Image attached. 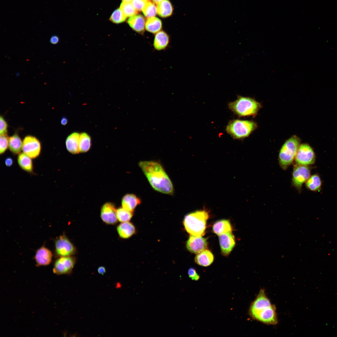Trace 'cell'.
I'll list each match as a JSON object with an SVG mask.
<instances>
[{"label": "cell", "instance_id": "obj_1", "mask_svg": "<svg viewBox=\"0 0 337 337\" xmlns=\"http://www.w3.org/2000/svg\"><path fill=\"white\" fill-rule=\"evenodd\" d=\"M139 165L155 190L165 194H173L174 189L172 182L159 163L142 161L139 163Z\"/></svg>", "mask_w": 337, "mask_h": 337}, {"label": "cell", "instance_id": "obj_2", "mask_svg": "<svg viewBox=\"0 0 337 337\" xmlns=\"http://www.w3.org/2000/svg\"><path fill=\"white\" fill-rule=\"evenodd\" d=\"M249 314L253 320L268 325H276L278 322L276 309L266 294L265 290L260 291L251 303Z\"/></svg>", "mask_w": 337, "mask_h": 337}, {"label": "cell", "instance_id": "obj_3", "mask_svg": "<svg viewBox=\"0 0 337 337\" xmlns=\"http://www.w3.org/2000/svg\"><path fill=\"white\" fill-rule=\"evenodd\" d=\"M209 217L208 212L205 209L190 213L186 215L183 219L185 229L191 235L202 236L205 234Z\"/></svg>", "mask_w": 337, "mask_h": 337}, {"label": "cell", "instance_id": "obj_4", "mask_svg": "<svg viewBox=\"0 0 337 337\" xmlns=\"http://www.w3.org/2000/svg\"><path fill=\"white\" fill-rule=\"evenodd\" d=\"M228 107L239 116H255L261 107V104L250 97L238 96L237 99L228 104Z\"/></svg>", "mask_w": 337, "mask_h": 337}, {"label": "cell", "instance_id": "obj_5", "mask_svg": "<svg viewBox=\"0 0 337 337\" xmlns=\"http://www.w3.org/2000/svg\"><path fill=\"white\" fill-rule=\"evenodd\" d=\"M300 140L295 135H294L287 140L280 149L279 155V160L281 167L286 169L295 159L300 145Z\"/></svg>", "mask_w": 337, "mask_h": 337}, {"label": "cell", "instance_id": "obj_6", "mask_svg": "<svg viewBox=\"0 0 337 337\" xmlns=\"http://www.w3.org/2000/svg\"><path fill=\"white\" fill-rule=\"evenodd\" d=\"M257 127L253 121L237 119L230 121L226 130L233 139H241L248 136Z\"/></svg>", "mask_w": 337, "mask_h": 337}, {"label": "cell", "instance_id": "obj_7", "mask_svg": "<svg viewBox=\"0 0 337 337\" xmlns=\"http://www.w3.org/2000/svg\"><path fill=\"white\" fill-rule=\"evenodd\" d=\"M55 254L57 257L72 256L77 249L65 234L57 237L54 241Z\"/></svg>", "mask_w": 337, "mask_h": 337}, {"label": "cell", "instance_id": "obj_8", "mask_svg": "<svg viewBox=\"0 0 337 337\" xmlns=\"http://www.w3.org/2000/svg\"><path fill=\"white\" fill-rule=\"evenodd\" d=\"M76 262L74 256L58 257L54 263L53 272L58 275L71 274Z\"/></svg>", "mask_w": 337, "mask_h": 337}, {"label": "cell", "instance_id": "obj_9", "mask_svg": "<svg viewBox=\"0 0 337 337\" xmlns=\"http://www.w3.org/2000/svg\"><path fill=\"white\" fill-rule=\"evenodd\" d=\"M315 155L312 148L308 144L300 145L295 158L296 164L308 166L314 163Z\"/></svg>", "mask_w": 337, "mask_h": 337}, {"label": "cell", "instance_id": "obj_10", "mask_svg": "<svg viewBox=\"0 0 337 337\" xmlns=\"http://www.w3.org/2000/svg\"><path fill=\"white\" fill-rule=\"evenodd\" d=\"M41 150V143L36 137L27 135L24 138L22 143L23 153L32 159H35L39 156Z\"/></svg>", "mask_w": 337, "mask_h": 337}, {"label": "cell", "instance_id": "obj_11", "mask_svg": "<svg viewBox=\"0 0 337 337\" xmlns=\"http://www.w3.org/2000/svg\"><path fill=\"white\" fill-rule=\"evenodd\" d=\"M310 170L308 166L297 164L294 167L292 183L298 190H300L303 183L310 176Z\"/></svg>", "mask_w": 337, "mask_h": 337}, {"label": "cell", "instance_id": "obj_12", "mask_svg": "<svg viewBox=\"0 0 337 337\" xmlns=\"http://www.w3.org/2000/svg\"><path fill=\"white\" fill-rule=\"evenodd\" d=\"M208 243L206 238L202 236L191 235L186 243V247L190 252L198 254L208 248Z\"/></svg>", "mask_w": 337, "mask_h": 337}, {"label": "cell", "instance_id": "obj_13", "mask_svg": "<svg viewBox=\"0 0 337 337\" xmlns=\"http://www.w3.org/2000/svg\"><path fill=\"white\" fill-rule=\"evenodd\" d=\"M115 205L113 203L107 202L102 207L100 211V217L102 221L108 225H115L118 222Z\"/></svg>", "mask_w": 337, "mask_h": 337}, {"label": "cell", "instance_id": "obj_14", "mask_svg": "<svg viewBox=\"0 0 337 337\" xmlns=\"http://www.w3.org/2000/svg\"><path fill=\"white\" fill-rule=\"evenodd\" d=\"M218 236L221 253L224 256H227L235 246L234 237L232 232H228Z\"/></svg>", "mask_w": 337, "mask_h": 337}, {"label": "cell", "instance_id": "obj_15", "mask_svg": "<svg viewBox=\"0 0 337 337\" xmlns=\"http://www.w3.org/2000/svg\"><path fill=\"white\" fill-rule=\"evenodd\" d=\"M53 254L50 250L42 246L36 251L34 259L36 265L37 266H46L51 262Z\"/></svg>", "mask_w": 337, "mask_h": 337}, {"label": "cell", "instance_id": "obj_16", "mask_svg": "<svg viewBox=\"0 0 337 337\" xmlns=\"http://www.w3.org/2000/svg\"><path fill=\"white\" fill-rule=\"evenodd\" d=\"M170 37L164 31H160L155 34L153 46L155 50L161 51L166 49L170 42Z\"/></svg>", "mask_w": 337, "mask_h": 337}, {"label": "cell", "instance_id": "obj_17", "mask_svg": "<svg viewBox=\"0 0 337 337\" xmlns=\"http://www.w3.org/2000/svg\"><path fill=\"white\" fill-rule=\"evenodd\" d=\"M128 22L132 29L141 35H143L145 28V21L141 15H136L130 17Z\"/></svg>", "mask_w": 337, "mask_h": 337}, {"label": "cell", "instance_id": "obj_18", "mask_svg": "<svg viewBox=\"0 0 337 337\" xmlns=\"http://www.w3.org/2000/svg\"><path fill=\"white\" fill-rule=\"evenodd\" d=\"M141 203L140 199L133 194H127L122 198V207L125 209L133 212L135 208Z\"/></svg>", "mask_w": 337, "mask_h": 337}, {"label": "cell", "instance_id": "obj_19", "mask_svg": "<svg viewBox=\"0 0 337 337\" xmlns=\"http://www.w3.org/2000/svg\"><path fill=\"white\" fill-rule=\"evenodd\" d=\"M80 134L77 132H73L69 135L66 141V146L68 151L73 154H76L80 152L79 140Z\"/></svg>", "mask_w": 337, "mask_h": 337}, {"label": "cell", "instance_id": "obj_20", "mask_svg": "<svg viewBox=\"0 0 337 337\" xmlns=\"http://www.w3.org/2000/svg\"><path fill=\"white\" fill-rule=\"evenodd\" d=\"M117 230L119 237L123 239H127L131 237L136 232L134 226L129 222H122L117 227Z\"/></svg>", "mask_w": 337, "mask_h": 337}, {"label": "cell", "instance_id": "obj_21", "mask_svg": "<svg viewBox=\"0 0 337 337\" xmlns=\"http://www.w3.org/2000/svg\"><path fill=\"white\" fill-rule=\"evenodd\" d=\"M32 159L23 153L18 155L17 162L19 167L23 170L29 173L33 172V164Z\"/></svg>", "mask_w": 337, "mask_h": 337}, {"label": "cell", "instance_id": "obj_22", "mask_svg": "<svg viewBox=\"0 0 337 337\" xmlns=\"http://www.w3.org/2000/svg\"><path fill=\"white\" fill-rule=\"evenodd\" d=\"M214 261V256L210 251L206 249L198 254L195 258V261L198 265L204 267L211 265Z\"/></svg>", "mask_w": 337, "mask_h": 337}, {"label": "cell", "instance_id": "obj_23", "mask_svg": "<svg viewBox=\"0 0 337 337\" xmlns=\"http://www.w3.org/2000/svg\"><path fill=\"white\" fill-rule=\"evenodd\" d=\"M213 232L218 236L229 232H232V227L229 221L222 219L216 222L212 226Z\"/></svg>", "mask_w": 337, "mask_h": 337}, {"label": "cell", "instance_id": "obj_24", "mask_svg": "<svg viewBox=\"0 0 337 337\" xmlns=\"http://www.w3.org/2000/svg\"><path fill=\"white\" fill-rule=\"evenodd\" d=\"M23 142L19 135L15 134L9 138L8 148L10 151L14 155H18L22 150Z\"/></svg>", "mask_w": 337, "mask_h": 337}, {"label": "cell", "instance_id": "obj_25", "mask_svg": "<svg viewBox=\"0 0 337 337\" xmlns=\"http://www.w3.org/2000/svg\"><path fill=\"white\" fill-rule=\"evenodd\" d=\"M162 27L161 21L155 17L148 18L145 23L146 30L153 34H155L160 31Z\"/></svg>", "mask_w": 337, "mask_h": 337}, {"label": "cell", "instance_id": "obj_26", "mask_svg": "<svg viewBox=\"0 0 337 337\" xmlns=\"http://www.w3.org/2000/svg\"><path fill=\"white\" fill-rule=\"evenodd\" d=\"M157 5V14L160 17H166L172 14L173 7L169 0H164Z\"/></svg>", "mask_w": 337, "mask_h": 337}, {"label": "cell", "instance_id": "obj_27", "mask_svg": "<svg viewBox=\"0 0 337 337\" xmlns=\"http://www.w3.org/2000/svg\"><path fill=\"white\" fill-rule=\"evenodd\" d=\"M321 185V179L317 174L310 176L305 183L306 187L308 189L314 192L320 191Z\"/></svg>", "mask_w": 337, "mask_h": 337}, {"label": "cell", "instance_id": "obj_28", "mask_svg": "<svg viewBox=\"0 0 337 337\" xmlns=\"http://www.w3.org/2000/svg\"><path fill=\"white\" fill-rule=\"evenodd\" d=\"M91 145V139L89 135L85 132L81 133L79 140L80 152H87L90 149Z\"/></svg>", "mask_w": 337, "mask_h": 337}, {"label": "cell", "instance_id": "obj_29", "mask_svg": "<svg viewBox=\"0 0 337 337\" xmlns=\"http://www.w3.org/2000/svg\"><path fill=\"white\" fill-rule=\"evenodd\" d=\"M120 8L127 17H131L136 15L137 13L131 2L123 1Z\"/></svg>", "mask_w": 337, "mask_h": 337}, {"label": "cell", "instance_id": "obj_30", "mask_svg": "<svg viewBox=\"0 0 337 337\" xmlns=\"http://www.w3.org/2000/svg\"><path fill=\"white\" fill-rule=\"evenodd\" d=\"M142 11L144 15L147 18L155 17L157 13V7L151 2H147Z\"/></svg>", "mask_w": 337, "mask_h": 337}, {"label": "cell", "instance_id": "obj_31", "mask_svg": "<svg viewBox=\"0 0 337 337\" xmlns=\"http://www.w3.org/2000/svg\"><path fill=\"white\" fill-rule=\"evenodd\" d=\"M116 214L118 220L120 222H129L133 216V212H129L122 207L116 210Z\"/></svg>", "mask_w": 337, "mask_h": 337}, {"label": "cell", "instance_id": "obj_32", "mask_svg": "<svg viewBox=\"0 0 337 337\" xmlns=\"http://www.w3.org/2000/svg\"><path fill=\"white\" fill-rule=\"evenodd\" d=\"M127 17L119 8L114 11L111 15L110 19L114 23H119L125 21Z\"/></svg>", "mask_w": 337, "mask_h": 337}, {"label": "cell", "instance_id": "obj_33", "mask_svg": "<svg viewBox=\"0 0 337 337\" xmlns=\"http://www.w3.org/2000/svg\"><path fill=\"white\" fill-rule=\"evenodd\" d=\"M9 138L7 134H0V154H3L8 147Z\"/></svg>", "mask_w": 337, "mask_h": 337}, {"label": "cell", "instance_id": "obj_34", "mask_svg": "<svg viewBox=\"0 0 337 337\" xmlns=\"http://www.w3.org/2000/svg\"><path fill=\"white\" fill-rule=\"evenodd\" d=\"M147 0H132V3L137 11H141L146 3Z\"/></svg>", "mask_w": 337, "mask_h": 337}, {"label": "cell", "instance_id": "obj_35", "mask_svg": "<svg viewBox=\"0 0 337 337\" xmlns=\"http://www.w3.org/2000/svg\"><path fill=\"white\" fill-rule=\"evenodd\" d=\"M0 134H7V124L3 117L1 115L0 117Z\"/></svg>", "mask_w": 337, "mask_h": 337}, {"label": "cell", "instance_id": "obj_36", "mask_svg": "<svg viewBox=\"0 0 337 337\" xmlns=\"http://www.w3.org/2000/svg\"><path fill=\"white\" fill-rule=\"evenodd\" d=\"M188 274L190 278L193 280L197 281L200 278L199 275L197 273L195 269L190 268L188 270Z\"/></svg>", "mask_w": 337, "mask_h": 337}, {"label": "cell", "instance_id": "obj_37", "mask_svg": "<svg viewBox=\"0 0 337 337\" xmlns=\"http://www.w3.org/2000/svg\"><path fill=\"white\" fill-rule=\"evenodd\" d=\"M59 42V38L57 35H53L51 37L50 42L51 44L55 45L57 44Z\"/></svg>", "mask_w": 337, "mask_h": 337}, {"label": "cell", "instance_id": "obj_38", "mask_svg": "<svg viewBox=\"0 0 337 337\" xmlns=\"http://www.w3.org/2000/svg\"><path fill=\"white\" fill-rule=\"evenodd\" d=\"M5 165L8 167L11 166L13 164V159L10 157H7L5 160Z\"/></svg>", "mask_w": 337, "mask_h": 337}, {"label": "cell", "instance_id": "obj_39", "mask_svg": "<svg viewBox=\"0 0 337 337\" xmlns=\"http://www.w3.org/2000/svg\"><path fill=\"white\" fill-rule=\"evenodd\" d=\"M97 271L100 274L103 275L106 272V270L105 267L103 266H100L98 268Z\"/></svg>", "mask_w": 337, "mask_h": 337}, {"label": "cell", "instance_id": "obj_40", "mask_svg": "<svg viewBox=\"0 0 337 337\" xmlns=\"http://www.w3.org/2000/svg\"><path fill=\"white\" fill-rule=\"evenodd\" d=\"M67 119L65 117H63L62 118L61 122L62 125H65L67 124Z\"/></svg>", "mask_w": 337, "mask_h": 337}, {"label": "cell", "instance_id": "obj_41", "mask_svg": "<svg viewBox=\"0 0 337 337\" xmlns=\"http://www.w3.org/2000/svg\"><path fill=\"white\" fill-rule=\"evenodd\" d=\"M163 0H153V1L154 3L158 4L159 2Z\"/></svg>", "mask_w": 337, "mask_h": 337}, {"label": "cell", "instance_id": "obj_42", "mask_svg": "<svg viewBox=\"0 0 337 337\" xmlns=\"http://www.w3.org/2000/svg\"><path fill=\"white\" fill-rule=\"evenodd\" d=\"M123 1L131 2L132 0H122Z\"/></svg>", "mask_w": 337, "mask_h": 337}, {"label": "cell", "instance_id": "obj_43", "mask_svg": "<svg viewBox=\"0 0 337 337\" xmlns=\"http://www.w3.org/2000/svg\"></svg>", "mask_w": 337, "mask_h": 337}]
</instances>
